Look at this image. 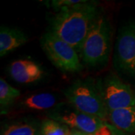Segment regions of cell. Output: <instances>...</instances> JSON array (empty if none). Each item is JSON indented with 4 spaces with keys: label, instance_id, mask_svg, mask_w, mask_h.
I'll return each instance as SVG.
<instances>
[{
    "label": "cell",
    "instance_id": "obj_1",
    "mask_svg": "<svg viewBox=\"0 0 135 135\" xmlns=\"http://www.w3.org/2000/svg\"><path fill=\"white\" fill-rule=\"evenodd\" d=\"M101 14L92 2L65 7L50 19L48 32L69 44L79 54L87 34Z\"/></svg>",
    "mask_w": 135,
    "mask_h": 135
},
{
    "label": "cell",
    "instance_id": "obj_2",
    "mask_svg": "<svg viewBox=\"0 0 135 135\" xmlns=\"http://www.w3.org/2000/svg\"><path fill=\"white\" fill-rule=\"evenodd\" d=\"M112 35L110 20L101 14L92 25L80 50L83 65L93 68L106 65L110 54Z\"/></svg>",
    "mask_w": 135,
    "mask_h": 135
},
{
    "label": "cell",
    "instance_id": "obj_3",
    "mask_svg": "<svg viewBox=\"0 0 135 135\" xmlns=\"http://www.w3.org/2000/svg\"><path fill=\"white\" fill-rule=\"evenodd\" d=\"M68 103L78 110L106 121L107 111L98 82L92 78L77 80L64 89Z\"/></svg>",
    "mask_w": 135,
    "mask_h": 135
},
{
    "label": "cell",
    "instance_id": "obj_4",
    "mask_svg": "<svg viewBox=\"0 0 135 135\" xmlns=\"http://www.w3.org/2000/svg\"><path fill=\"white\" fill-rule=\"evenodd\" d=\"M41 46L53 65L63 72H78L83 65L77 50L53 33L47 32L41 38Z\"/></svg>",
    "mask_w": 135,
    "mask_h": 135
},
{
    "label": "cell",
    "instance_id": "obj_5",
    "mask_svg": "<svg viewBox=\"0 0 135 135\" xmlns=\"http://www.w3.org/2000/svg\"><path fill=\"white\" fill-rule=\"evenodd\" d=\"M98 82L107 113L135 106V91L115 74H108Z\"/></svg>",
    "mask_w": 135,
    "mask_h": 135
},
{
    "label": "cell",
    "instance_id": "obj_6",
    "mask_svg": "<svg viewBox=\"0 0 135 135\" xmlns=\"http://www.w3.org/2000/svg\"><path fill=\"white\" fill-rule=\"evenodd\" d=\"M49 119L58 121L71 129L95 134L106 121L78 110L69 103H61L47 113Z\"/></svg>",
    "mask_w": 135,
    "mask_h": 135
},
{
    "label": "cell",
    "instance_id": "obj_7",
    "mask_svg": "<svg viewBox=\"0 0 135 135\" xmlns=\"http://www.w3.org/2000/svg\"><path fill=\"white\" fill-rule=\"evenodd\" d=\"M114 65L121 72L135 79V22H129L119 30L114 53Z\"/></svg>",
    "mask_w": 135,
    "mask_h": 135
},
{
    "label": "cell",
    "instance_id": "obj_8",
    "mask_svg": "<svg viewBox=\"0 0 135 135\" xmlns=\"http://www.w3.org/2000/svg\"><path fill=\"white\" fill-rule=\"evenodd\" d=\"M8 72L14 80L23 84L36 82L44 75L41 67L29 59H19L13 62L8 67Z\"/></svg>",
    "mask_w": 135,
    "mask_h": 135
},
{
    "label": "cell",
    "instance_id": "obj_9",
    "mask_svg": "<svg viewBox=\"0 0 135 135\" xmlns=\"http://www.w3.org/2000/svg\"><path fill=\"white\" fill-rule=\"evenodd\" d=\"M28 41V36L21 29L2 26L0 28V56L2 57Z\"/></svg>",
    "mask_w": 135,
    "mask_h": 135
},
{
    "label": "cell",
    "instance_id": "obj_10",
    "mask_svg": "<svg viewBox=\"0 0 135 135\" xmlns=\"http://www.w3.org/2000/svg\"><path fill=\"white\" fill-rule=\"evenodd\" d=\"M107 120L127 134L135 132V106L118 109L107 113Z\"/></svg>",
    "mask_w": 135,
    "mask_h": 135
},
{
    "label": "cell",
    "instance_id": "obj_11",
    "mask_svg": "<svg viewBox=\"0 0 135 135\" xmlns=\"http://www.w3.org/2000/svg\"><path fill=\"white\" fill-rule=\"evenodd\" d=\"M41 122L32 118H22L5 124L1 135H41Z\"/></svg>",
    "mask_w": 135,
    "mask_h": 135
},
{
    "label": "cell",
    "instance_id": "obj_12",
    "mask_svg": "<svg viewBox=\"0 0 135 135\" xmlns=\"http://www.w3.org/2000/svg\"><path fill=\"white\" fill-rule=\"evenodd\" d=\"M57 98L49 92H42L31 95L25 98L21 102V106L31 110H49L58 105Z\"/></svg>",
    "mask_w": 135,
    "mask_h": 135
},
{
    "label": "cell",
    "instance_id": "obj_13",
    "mask_svg": "<svg viewBox=\"0 0 135 135\" xmlns=\"http://www.w3.org/2000/svg\"><path fill=\"white\" fill-rule=\"evenodd\" d=\"M20 92L5 81L3 78H0V107L1 113H5L17 98L20 95Z\"/></svg>",
    "mask_w": 135,
    "mask_h": 135
},
{
    "label": "cell",
    "instance_id": "obj_14",
    "mask_svg": "<svg viewBox=\"0 0 135 135\" xmlns=\"http://www.w3.org/2000/svg\"><path fill=\"white\" fill-rule=\"evenodd\" d=\"M71 129L66 125L52 119H46L41 122V135H70Z\"/></svg>",
    "mask_w": 135,
    "mask_h": 135
},
{
    "label": "cell",
    "instance_id": "obj_15",
    "mask_svg": "<svg viewBox=\"0 0 135 135\" xmlns=\"http://www.w3.org/2000/svg\"><path fill=\"white\" fill-rule=\"evenodd\" d=\"M95 135H128L126 133L119 130L116 127L112 126L108 122H105L104 124L98 130Z\"/></svg>",
    "mask_w": 135,
    "mask_h": 135
},
{
    "label": "cell",
    "instance_id": "obj_16",
    "mask_svg": "<svg viewBox=\"0 0 135 135\" xmlns=\"http://www.w3.org/2000/svg\"><path fill=\"white\" fill-rule=\"evenodd\" d=\"M86 2L87 0H53L50 2V5L54 9L59 11L65 7H69Z\"/></svg>",
    "mask_w": 135,
    "mask_h": 135
},
{
    "label": "cell",
    "instance_id": "obj_17",
    "mask_svg": "<svg viewBox=\"0 0 135 135\" xmlns=\"http://www.w3.org/2000/svg\"><path fill=\"white\" fill-rule=\"evenodd\" d=\"M70 135H95V134H89L83 133V132H82V131H77V130H74V129H71Z\"/></svg>",
    "mask_w": 135,
    "mask_h": 135
}]
</instances>
